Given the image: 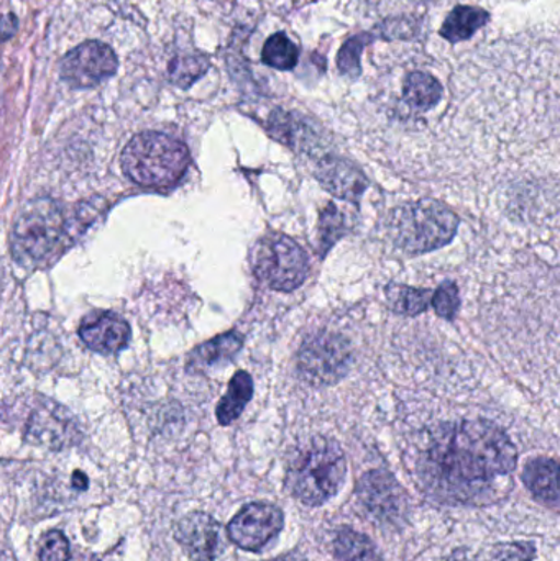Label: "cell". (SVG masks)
<instances>
[{
  "instance_id": "cell-11",
  "label": "cell",
  "mask_w": 560,
  "mask_h": 561,
  "mask_svg": "<svg viewBox=\"0 0 560 561\" xmlns=\"http://www.w3.org/2000/svg\"><path fill=\"white\" fill-rule=\"evenodd\" d=\"M357 494L368 513L384 523H393L407 511V494L387 471L375 470L358 481Z\"/></svg>"
},
{
  "instance_id": "cell-6",
  "label": "cell",
  "mask_w": 560,
  "mask_h": 561,
  "mask_svg": "<svg viewBox=\"0 0 560 561\" xmlns=\"http://www.w3.org/2000/svg\"><path fill=\"white\" fill-rule=\"evenodd\" d=\"M253 273L270 289L292 293L305 283L309 272L305 250L283 233H268L253 247Z\"/></svg>"
},
{
  "instance_id": "cell-5",
  "label": "cell",
  "mask_w": 560,
  "mask_h": 561,
  "mask_svg": "<svg viewBox=\"0 0 560 561\" xmlns=\"http://www.w3.org/2000/svg\"><path fill=\"white\" fill-rule=\"evenodd\" d=\"M459 217L437 201L423 199L398 207L391 214L390 233L395 245L408 255H423L443 249L456 236Z\"/></svg>"
},
{
  "instance_id": "cell-14",
  "label": "cell",
  "mask_w": 560,
  "mask_h": 561,
  "mask_svg": "<svg viewBox=\"0 0 560 561\" xmlns=\"http://www.w3.org/2000/svg\"><path fill=\"white\" fill-rule=\"evenodd\" d=\"M316 176L332 196L348 203H357L367 190L368 183L364 173L342 158H324L316 170Z\"/></svg>"
},
{
  "instance_id": "cell-12",
  "label": "cell",
  "mask_w": 560,
  "mask_h": 561,
  "mask_svg": "<svg viewBox=\"0 0 560 561\" xmlns=\"http://www.w3.org/2000/svg\"><path fill=\"white\" fill-rule=\"evenodd\" d=\"M174 539L194 561H213L220 552V526L206 513H191L178 520Z\"/></svg>"
},
{
  "instance_id": "cell-20",
  "label": "cell",
  "mask_w": 560,
  "mask_h": 561,
  "mask_svg": "<svg viewBox=\"0 0 560 561\" xmlns=\"http://www.w3.org/2000/svg\"><path fill=\"white\" fill-rule=\"evenodd\" d=\"M387 300L395 312L418 316L427 309L430 302H433V294L427 289H416L407 284L393 283L387 287Z\"/></svg>"
},
{
  "instance_id": "cell-25",
  "label": "cell",
  "mask_w": 560,
  "mask_h": 561,
  "mask_svg": "<svg viewBox=\"0 0 560 561\" xmlns=\"http://www.w3.org/2000/svg\"><path fill=\"white\" fill-rule=\"evenodd\" d=\"M460 297L456 284L446 280L433 296V306L436 312L446 320H453L459 309Z\"/></svg>"
},
{
  "instance_id": "cell-24",
  "label": "cell",
  "mask_w": 560,
  "mask_h": 561,
  "mask_svg": "<svg viewBox=\"0 0 560 561\" xmlns=\"http://www.w3.org/2000/svg\"><path fill=\"white\" fill-rule=\"evenodd\" d=\"M345 232V220L341 210L329 204L321 213L319 219V242H321V252L325 253Z\"/></svg>"
},
{
  "instance_id": "cell-13",
  "label": "cell",
  "mask_w": 560,
  "mask_h": 561,
  "mask_svg": "<svg viewBox=\"0 0 560 561\" xmlns=\"http://www.w3.org/2000/svg\"><path fill=\"white\" fill-rule=\"evenodd\" d=\"M130 325L112 312H98L85 317L79 327V336L92 352L112 355L130 342Z\"/></svg>"
},
{
  "instance_id": "cell-28",
  "label": "cell",
  "mask_w": 560,
  "mask_h": 561,
  "mask_svg": "<svg viewBox=\"0 0 560 561\" xmlns=\"http://www.w3.org/2000/svg\"><path fill=\"white\" fill-rule=\"evenodd\" d=\"M72 483H75V488L85 490V488H88V478H85V474L81 473V471H76L75 477H72Z\"/></svg>"
},
{
  "instance_id": "cell-19",
  "label": "cell",
  "mask_w": 560,
  "mask_h": 561,
  "mask_svg": "<svg viewBox=\"0 0 560 561\" xmlns=\"http://www.w3.org/2000/svg\"><path fill=\"white\" fill-rule=\"evenodd\" d=\"M441 82L426 72H413L404 79L403 99L414 111H430L441 101Z\"/></svg>"
},
{
  "instance_id": "cell-22",
  "label": "cell",
  "mask_w": 560,
  "mask_h": 561,
  "mask_svg": "<svg viewBox=\"0 0 560 561\" xmlns=\"http://www.w3.org/2000/svg\"><path fill=\"white\" fill-rule=\"evenodd\" d=\"M262 61L278 71H289L298 65V46L288 38L286 33H275L263 45Z\"/></svg>"
},
{
  "instance_id": "cell-8",
  "label": "cell",
  "mask_w": 560,
  "mask_h": 561,
  "mask_svg": "<svg viewBox=\"0 0 560 561\" xmlns=\"http://www.w3.org/2000/svg\"><path fill=\"white\" fill-rule=\"evenodd\" d=\"M117 69L118 59L114 49L98 39L76 46L59 66L62 81L75 89L94 88L112 78Z\"/></svg>"
},
{
  "instance_id": "cell-18",
  "label": "cell",
  "mask_w": 560,
  "mask_h": 561,
  "mask_svg": "<svg viewBox=\"0 0 560 561\" xmlns=\"http://www.w3.org/2000/svg\"><path fill=\"white\" fill-rule=\"evenodd\" d=\"M490 15L485 10L477 9V7L459 5L453 10L444 20L441 35L449 42H462L470 38L480 26L489 22Z\"/></svg>"
},
{
  "instance_id": "cell-4",
  "label": "cell",
  "mask_w": 560,
  "mask_h": 561,
  "mask_svg": "<svg viewBox=\"0 0 560 561\" xmlns=\"http://www.w3.org/2000/svg\"><path fill=\"white\" fill-rule=\"evenodd\" d=\"M190 150L183 141L161 131H144L125 145L121 167L138 186L171 187L190 167Z\"/></svg>"
},
{
  "instance_id": "cell-7",
  "label": "cell",
  "mask_w": 560,
  "mask_h": 561,
  "mask_svg": "<svg viewBox=\"0 0 560 561\" xmlns=\"http://www.w3.org/2000/svg\"><path fill=\"white\" fill-rule=\"evenodd\" d=\"M351 366V348L338 333H316L302 343L298 369L306 381L329 386L341 381Z\"/></svg>"
},
{
  "instance_id": "cell-15",
  "label": "cell",
  "mask_w": 560,
  "mask_h": 561,
  "mask_svg": "<svg viewBox=\"0 0 560 561\" xmlns=\"http://www.w3.org/2000/svg\"><path fill=\"white\" fill-rule=\"evenodd\" d=\"M523 481L533 496L551 507H560V463L551 458H535L523 471Z\"/></svg>"
},
{
  "instance_id": "cell-23",
  "label": "cell",
  "mask_w": 560,
  "mask_h": 561,
  "mask_svg": "<svg viewBox=\"0 0 560 561\" xmlns=\"http://www.w3.org/2000/svg\"><path fill=\"white\" fill-rule=\"evenodd\" d=\"M210 68L207 56L196 53V55L176 56L168 66V76L174 85L181 89H190L197 79L206 75Z\"/></svg>"
},
{
  "instance_id": "cell-9",
  "label": "cell",
  "mask_w": 560,
  "mask_h": 561,
  "mask_svg": "<svg viewBox=\"0 0 560 561\" xmlns=\"http://www.w3.org/2000/svg\"><path fill=\"white\" fill-rule=\"evenodd\" d=\"M78 437V425L65 408L45 398L36 401L26 419V440L49 450H62L76 444Z\"/></svg>"
},
{
  "instance_id": "cell-26",
  "label": "cell",
  "mask_w": 560,
  "mask_h": 561,
  "mask_svg": "<svg viewBox=\"0 0 560 561\" xmlns=\"http://www.w3.org/2000/svg\"><path fill=\"white\" fill-rule=\"evenodd\" d=\"M38 559L39 561H68L69 542L65 534L59 530L46 534L39 543Z\"/></svg>"
},
{
  "instance_id": "cell-10",
  "label": "cell",
  "mask_w": 560,
  "mask_h": 561,
  "mask_svg": "<svg viewBox=\"0 0 560 561\" xmlns=\"http://www.w3.org/2000/svg\"><path fill=\"white\" fill-rule=\"evenodd\" d=\"M285 516L279 507L268 503H252L243 507L227 527L230 540L247 552H259L282 533Z\"/></svg>"
},
{
  "instance_id": "cell-3",
  "label": "cell",
  "mask_w": 560,
  "mask_h": 561,
  "mask_svg": "<svg viewBox=\"0 0 560 561\" xmlns=\"http://www.w3.org/2000/svg\"><path fill=\"white\" fill-rule=\"evenodd\" d=\"M345 474L347 461L338 442L316 437L292 458L286 488L306 506H321L341 491Z\"/></svg>"
},
{
  "instance_id": "cell-16",
  "label": "cell",
  "mask_w": 560,
  "mask_h": 561,
  "mask_svg": "<svg viewBox=\"0 0 560 561\" xmlns=\"http://www.w3.org/2000/svg\"><path fill=\"white\" fill-rule=\"evenodd\" d=\"M243 339L239 333L230 332L216 336L210 342L197 346L187 359L190 371H204L222 362H230L242 350Z\"/></svg>"
},
{
  "instance_id": "cell-17",
  "label": "cell",
  "mask_w": 560,
  "mask_h": 561,
  "mask_svg": "<svg viewBox=\"0 0 560 561\" xmlns=\"http://www.w3.org/2000/svg\"><path fill=\"white\" fill-rule=\"evenodd\" d=\"M253 396L252 376L245 371H239L229 382L226 396L217 405V421L220 425H230L242 414Z\"/></svg>"
},
{
  "instance_id": "cell-21",
  "label": "cell",
  "mask_w": 560,
  "mask_h": 561,
  "mask_svg": "<svg viewBox=\"0 0 560 561\" xmlns=\"http://www.w3.org/2000/svg\"><path fill=\"white\" fill-rule=\"evenodd\" d=\"M334 552L341 561H378L374 542L364 534L342 529L334 540Z\"/></svg>"
},
{
  "instance_id": "cell-2",
  "label": "cell",
  "mask_w": 560,
  "mask_h": 561,
  "mask_svg": "<svg viewBox=\"0 0 560 561\" xmlns=\"http://www.w3.org/2000/svg\"><path fill=\"white\" fill-rule=\"evenodd\" d=\"M95 214L98 209L92 204H82L68 216L61 204L48 197L30 201L13 224V260L23 268L46 265L66 249V243L81 236Z\"/></svg>"
},
{
  "instance_id": "cell-27",
  "label": "cell",
  "mask_w": 560,
  "mask_h": 561,
  "mask_svg": "<svg viewBox=\"0 0 560 561\" xmlns=\"http://www.w3.org/2000/svg\"><path fill=\"white\" fill-rule=\"evenodd\" d=\"M535 549L529 543H506L495 550V561H532Z\"/></svg>"
},
{
  "instance_id": "cell-1",
  "label": "cell",
  "mask_w": 560,
  "mask_h": 561,
  "mask_svg": "<svg viewBox=\"0 0 560 561\" xmlns=\"http://www.w3.org/2000/svg\"><path fill=\"white\" fill-rule=\"evenodd\" d=\"M515 445L489 421L447 425L434 437L420 461L431 493L453 503H480L496 496L516 468Z\"/></svg>"
}]
</instances>
